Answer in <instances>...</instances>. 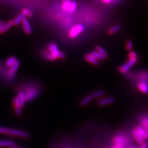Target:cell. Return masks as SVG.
Returning <instances> with one entry per match:
<instances>
[{
  "instance_id": "cell-1",
  "label": "cell",
  "mask_w": 148,
  "mask_h": 148,
  "mask_svg": "<svg viewBox=\"0 0 148 148\" xmlns=\"http://www.w3.org/2000/svg\"><path fill=\"white\" fill-rule=\"evenodd\" d=\"M0 134H8V135L14 136L16 137L25 138H27L30 137V135L29 133L25 132L24 131L3 127H0Z\"/></svg>"
},
{
  "instance_id": "cell-2",
  "label": "cell",
  "mask_w": 148,
  "mask_h": 148,
  "mask_svg": "<svg viewBox=\"0 0 148 148\" xmlns=\"http://www.w3.org/2000/svg\"><path fill=\"white\" fill-rule=\"evenodd\" d=\"M19 64H20L19 61H17L13 66L10 68V69L5 70L2 69L0 74L3 76L5 81H10L12 79H13L19 67Z\"/></svg>"
},
{
  "instance_id": "cell-3",
  "label": "cell",
  "mask_w": 148,
  "mask_h": 148,
  "mask_svg": "<svg viewBox=\"0 0 148 148\" xmlns=\"http://www.w3.org/2000/svg\"><path fill=\"white\" fill-rule=\"evenodd\" d=\"M113 142L114 145L118 147H125L129 144L130 142V140L129 138L126 135L120 133L118 134L116 136H115L113 139Z\"/></svg>"
},
{
  "instance_id": "cell-4",
  "label": "cell",
  "mask_w": 148,
  "mask_h": 148,
  "mask_svg": "<svg viewBox=\"0 0 148 148\" xmlns=\"http://www.w3.org/2000/svg\"><path fill=\"white\" fill-rule=\"evenodd\" d=\"M39 93V89L35 86H29L27 87L24 94L25 97L26 101H32L35 98Z\"/></svg>"
},
{
  "instance_id": "cell-5",
  "label": "cell",
  "mask_w": 148,
  "mask_h": 148,
  "mask_svg": "<svg viewBox=\"0 0 148 148\" xmlns=\"http://www.w3.org/2000/svg\"><path fill=\"white\" fill-rule=\"evenodd\" d=\"M48 49L49 52L53 54L56 58L63 59L65 58V55L64 53L59 51L58 46L54 43H50L48 45Z\"/></svg>"
},
{
  "instance_id": "cell-6",
  "label": "cell",
  "mask_w": 148,
  "mask_h": 148,
  "mask_svg": "<svg viewBox=\"0 0 148 148\" xmlns=\"http://www.w3.org/2000/svg\"><path fill=\"white\" fill-rule=\"evenodd\" d=\"M85 27L82 24H77L73 27L69 32V36L71 38L77 37L81 33L84 31Z\"/></svg>"
},
{
  "instance_id": "cell-7",
  "label": "cell",
  "mask_w": 148,
  "mask_h": 148,
  "mask_svg": "<svg viewBox=\"0 0 148 148\" xmlns=\"http://www.w3.org/2000/svg\"><path fill=\"white\" fill-rule=\"evenodd\" d=\"M136 62L137 59H129L126 63L124 64L119 68V71L122 74L126 73L136 63Z\"/></svg>"
},
{
  "instance_id": "cell-8",
  "label": "cell",
  "mask_w": 148,
  "mask_h": 148,
  "mask_svg": "<svg viewBox=\"0 0 148 148\" xmlns=\"http://www.w3.org/2000/svg\"><path fill=\"white\" fill-rule=\"evenodd\" d=\"M77 8V3L75 1H66L64 2L63 8L64 11L69 13H73Z\"/></svg>"
},
{
  "instance_id": "cell-9",
  "label": "cell",
  "mask_w": 148,
  "mask_h": 148,
  "mask_svg": "<svg viewBox=\"0 0 148 148\" xmlns=\"http://www.w3.org/2000/svg\"><path fill=\"white\" fill-rule=\"evenodd\" d=\"M22 24L25 32L27 34H30L32 32V27L27 18H24L22 21Z\"/></svg>"
},
{
  "instance_id": "cell-10",
  "label": "cell",
  "mask_w": 148,
  "mask_h": 148,
  "mask_svg": "<svg viewBox=\"0 0 148 148\" xmlns=\"http://www.w3.org/2000/svg\"><path fill=\"white\" fill-rule=\"evenodd\" d=\"M13 105L15 108L16 114L18 116L21 115V106L19 101H18V99L17 97H15L13 98Z\"/></svg>"
},
{
  "instance_id": "cell-11",
  "label": "cell",
  "mask_w": 148,
  "mask_h": 148,
  "mask_svg": "<svg viewBox=\"0 0 148 148\" xmlns=\"http://www.w3.org/2000/svg\"><path fill=\"white\" fill-rule=\"evenodd\" d=\"M132 135L134 139H135V140L138 143H139L140 144H142L144 143V139H143V138L142 137V136L140 135V134L138 133L137 130L136 128L133 130Z\"/></svg>"
},
{
  "instance_id": "cell-12",
  "label": "cell",
  "mask_w": 148,
  "mask_h": 148,
  "mask_svg": "<svg viewBox=\"0 0 148 148\" xmlns=\"http://www.w3.org/2000/svg\"><path fill=\"white\" fill-rule=\"evenodd\" d=\"M85 59L90 63L94 64V65H98L99 64V62L97 59H96L90 54H87L86 55H85Z\"/></svg>"
},
{
  "instance_id": "cell-13",
  "label": "cell",
  "mask_w": 148,
  "mask_h": 148,
  "mask_svg": "<svg viewBox=\"0 0 148 148\" xmlns=\"http://www.w3.org/2000/svg\"><path fill=\"white\" fill-rule=\"evenodd\" d=\"M15 143L12 140H0V147H11L15 146Z\"/></svg>"
},
{
  "instance_id": "cell-14",
  "label": "cell",
  "mask_w": 148,
  "mask_h": 148,
  "mask_svg": "<svg viewBox=\"0 0 148 148\" xmlns=\"http://www.w3.org/2000/svg\"><path fill=\"white\" fill-rule=\"evenodd\" d=\"M136 129L137 130L138 133L140 134V135L142 136V137L144 139H146L148 138L147 132L143 127H142L141 126H138L136 128Z\"/></svg>"
},
{
  "instance_id": "cell-15",
  "label": "cell",
  "mask_w": 148,
  "mask_h": 148,
  "mask_svg": "<svg viewBox=\"0 0 148 148\" xmlns=\"http://www.w3.org/2000/svg\"><path fill=\"white\" fill-rule=\"evenodd\" d=\"M114 102V100L113 98H104L103 99H101L99 102V104L100 106H103L108 105V104H111Z\"/></svg>"
},
{
  "instance_id": "cell-16",
  "label": "cell",
  "mask_w": 148,
  "mask_h": 148,
  "mask_svg": "<svg viewBox=\"0 0 148 148\" xmlns=\"http://www.w3.org/2000/svg\"><path fill=\"white\" fill-rule=\"evenodd\" d=\"M138 89L143 93H147L148 92V86L145 82H140L138 85Z\"/></svg>"
},
{
  "instance_id": "cell-17",
  "label": "cell",
  "mask_w": 148,
  "mask_h": 148,
  "mask_svg": "<svg viewBox=\"0 0 148 148\" xmlns=\"http://www.w3.org/2000/svg\"><path fill=\"white\" fill-rule=\"evenodd\" d=\"M17 98L18 99V101H19V103H20L21 108L24 106V104H25V103L26 101L24 93L23 92H19Z\"/></svg>"
},
{
  "instance_id": "cell-18",
  "label": "cell",
  "mask_w": 148,
  "mask_h": 148,
  "mask_svg": "<svg viewBox=\"0 0 148 148\" xmlns=\"http://www.w3.org/2000/svg\"><path fill=\"white\" fill-rule=\"evenodd\" d=\"M16 62H17V60L16 58L14 57H12L7 60V61L5 62V64L7 67L11 68L16 63Z\"/></svg>"
},
{
  "instance_id": "cell-19",
  "label": "cell",
  "mask_w": 148,
  "mask_h": 148,
  "mask_svg": "<svg viewBox=\"0 0 148 148\" xmlns=\"http://www.w3.org/2000/svg\"><path fill=\"white\" fill-rule=\"evenodd\" d=\"M24 18H25V16L23 13H21L20 14L17 16L15 18V19L13 21L14 24L16 25H18L21 23V21H23L24 19Z\"/></svg>"
},
{
  "instance_id": "cell-20",
  "label": "cell",
  "mask_w": 148,
  "mask_h": 148,
  "mask_svg": "<svg viewBox=\"0 0 148 148\" xmlns=\"http://www.w3.org/2000/svg\"><path fill=\"white\" fill-rule=\"evenodd\" d=\"M90 54H92L96 59H97L98 60H103L104 59L106 58V57H104L103 55H101V54L99 53H98V52H97L96 51H92V52H90Z\"/></svg>"
},
{
  "instance_id": "cell-21",
  "label": "cell",
  "mask_w": 148,
  "mask_h": 148,
  "mask_svg": "<svg viewBox=\"0 0 148 148\" xmlns=\"http://www.w3.org/2000/svg\"><path fill=\"white\" fill-rule=\"evenodd\" d=\"M93 95H90L87 96L81 101V106H85L87 105V104H88L93 99Z\"/></svg>"
},
{
  "instance_id": "cell-22",
  "label": "cell",
  "mask_w": 148,
  "mask_h": 148,
  "mask_svg": "<svg viewBox=\"0 0 148 148\" xmlns=\"http://www.w3.org/2000/svg\"><path fill=\"white\" fill-rule=\"evenodd\" d=\"M13 25H14L13 21H8L7 23H5V25H4L3 28V29H2L1 32H2V33H5V32H7L9 29H10L11 27H12Z\"/></svg>"
},
{
  "instance_id": "cell-23",
  "label": "cell",
  "mask_w": 148,
  "mask_h": 148,
  "mask_svg": "<svg viewBox=\"0 0 148 148\" xmlns=\"http://www.w3.org/2000/svg\"><path fill=\"white\" fill-rule=\"evenodd\" d=\"M95 51L98 52V53H100L101 55H103L104 57H108V54L106 52V50L103 47L101 46H97L95 48Z\"/></svg>"
},
{
  "instance_id": "cell-24",
  "label": "cell",
  "mask_w": 148,
  "mask_h": 148,
  "mask_svg": "<svg viewBox=\"0 0 148 148\" xmlns=\"http://www.w3.org/2000/svg\"><path fill=\"white\" fill-rule=\"evenodd\" d=\"M141 123L143 127L146 131L148 129V117H145L143 118L141 120Z\"/></svg>"
},
{
  "instance_id": "cell-25",
  "label": "cell",
  "mask_w": 148,
  "mask_h": 148,
  "mask_svg": "<svg viewBox=\"0 0 148 148\" xmlns=\"http://www.w3.org/2000/svg\"><path fill=\"white\" fill-rule=\"evenodd\" d=\"M120 29V26L119 25H115L114 27H112L110 29V30H109V34H114L115 33H116V32H118L119 30Z\"/></svg>"
},
{
  "instance_id": "cell-26",
  "label": "cell",
  "mask_w": 148,
  "mask_h": 148,
  "mask_svg": "<svg viewBox=\"0 0 148 148\" xmlns=\"http://www.w3.org/2000/svg\"><path fill=\"white\" fill-rule=\"evenodd\" d=\"M25 16H31L32 15V11H30V10H29L28 8H24L23 10V13H22Z\"/></svg>"
},
{
  "instance_id": "cell-27",
  "label": "cell",
  "mask_w": 148,
  "mask_h": 148,
  "mask_svg": "<svg viewBox=\"0 0 148 148\" xmlns=\"http://www.w3.org/2000/svg\"><path fill=\"white\" fill-rule=\"evenodd\" d=\"M104 95V92L103 90H98L95 92V93H94L93 97L95 98H98L103 96Z\"/></svg>"
},
{
  "instance_id": "cell-28",
  "label": "cell",
  "mask_w": 148,
  "mask_h": 148,
  "mask_svg": "<svg viewBox=\"0 0 148 148\" xmlns=\"http://www.w3.org/2000/svg\"><path fill=\"white\" fill-rule=\"evenodd\" d=\"M45 56L46 58L49 60H54L56 59L54 57V56H53V54H52L50 52H47L45 54Z\"/></svg>"
},
{
  "instance_id": "cell-29",
  "label": "cell",
  "mask_w": 148,
  "mask_h": 148,
  "mask_svg": "<svg viewBox=\"0 0 148 148\" xmlns=\"http://www.w3.org/2000/svg\"><path fill=\"white\" fill-rule=\"evenodd\" d=\"M126 47L128 51H131L133 48V42L132 41L129 40L127 41L126 45Z\"/></svg>"
},
{
  "instance_id": "cell-30",
  "label": "cell",
  "mask_w": 148,
  "mask_h": 148,
  "mask_svg": "<svg viewBox=\"0 0 148 148\" xmlns=\"http://www.w3.org/2000/svg\"><path fill=\"white\" fill-rule=\"evenodd\" d=\"M129 57H130V59H137V56L136 53H135L133 51H132L129 54Z\"/></svg>"
},
{
  "instance_id": "cell-31",
  "label": "cell",
  "mask_w": 148,
  "mask_h": 148,
  "mask_svg": "<svg viewBox=\"0 0 148 148\" xmlns=\"http://www.w3.org/2000/svg\"><path fill=\"white\" fill-rule=\"evenodd\" d=\"M103 2L106 3H116L118 2V1H115V0H106L103 1Z\"/></svg>"
},
{
  "instance_id": "cell-32",
  "label": "cell",
  "mask_w": 148,
  "mask_h": 148,
  "mask_svg": "<svg viewBox=\"0 0 148 148\" xmlns=\"http://www.w3.org/2000/svg\"><path fill=\"white\" fill-rule=\"evenodd\" d=\"M5 24V23L4 21H0V32H2Z\"/></svg>"
},
{
  "instance_id": "cell-33",
  "label": "cell",
  "mask_w": 148,
  "mask_h": 148,
  "mask_svg": "<svg viewBox=\"0 0 148 148\" xmlns=\"http://www.w3.org/2000/svg\"><path fill=\"white\" fill-rule=\"evenodd\" d=\"M148 148V147L147 144L144 142L143 144H140V148Z\"/></svg>"
},
{
  "instance_id": "cell-34",
  "label": "cell",
  "mask_w": 148,
  "mask_h": 148,
  "mask_svg": "<svg viewBox=\"0 0 148 148\" xmlns=\"http://www.w3.org/2000/svg\"><path fill=\"white\" fill-rule=\"evenodd\" d=\"M111 148H119V147H117V146H115V145H114V146L112 147Z\"/></svg>"
},
{
  "instance_id": "cell-35",
  "label": "cell",
  "mask_w": 148,
  "mask_h": 148,
  "mask_svg": "<svg viewBox=\"0 0 148 148\" xmlns=\"http://www.w3.org/2000/svg\"><path fill=\"white\" fill-rule=\"evenodd\" d=\"M2 70V66H1V65H0V74H1V72Z\"/></svg>"
},
{
  "instance_id": "cell-36",
  "label": "cell",
  "mask_w": 148,
  "mask_h": 148,
  "mask_svg": "<svg viewBox=\"0 0 148 148\" xmlns=\"http://www.w3.org/2000/svg\"><path fill=\"white\" fill-rule=\"evenodd\" d=\"M12 148H21V147H16V146H14V147H12Z\"/></svg>"
},
{
  "instance_id": "cell-37",
  "label": "cell",
  "mask_w": 148,
  "mask_h": 148,
  "mask_svg": "<svg viewBox=\"0 0 148 148\" xmlns=\"http://www.w3.org/2000/svg\"><path fill=\"white\" fill-rule=\"evenodd\" d=\"M130 148H136V147H131Z\"/></svg>"
}]
</instances>
